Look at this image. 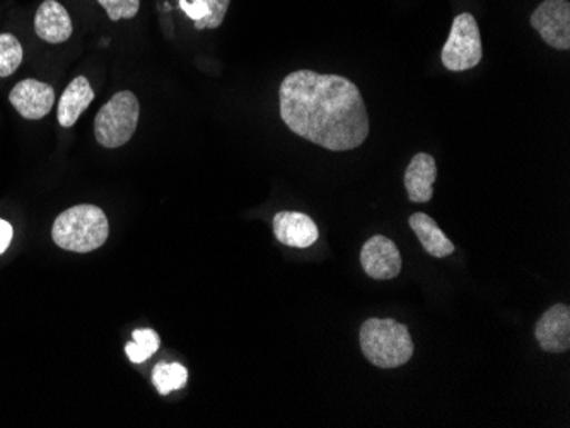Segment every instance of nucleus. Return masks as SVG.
Returning <instances> with one entry per match:
<instances>
[{"instance_id":"17","label":"nucleus","mask_w":570,"mask_h":428,"mask_svg":"<svg viewBox=\"0 0 570 428\" xmlns=\"http://www.w3.org/2000/svg\"><path fill=\"white\" fill-rule=\"evenodd\" d=\"M132 338L134 341L127 344L125 351H127L130 362L134 364L146 362L150 356H154L159 350V345H161L158 334L154 330H136Z\"/></svg>"},{"instance_id":"16","label":"nucleus","mask_w":570,"mask_h":428,"mask_svg":"<svg viewBox=\"0 0 570 428\" xmlns=\"http://www.w3.org/2000/svg\"><path fill=\"white\" fill-rule=\"evenodd\" d=\"M188 381V370L181 364L161 362L154 367L153 385L159 395L168 396L169 392L184 389Z\"/></svg>"},{"instance_id":"10","label":"nucleus","mask_w":570,"mask_h":428,"mask_svg":"<svg viewBox=\"0 0 570 428\" xmlns=\"http://www.w3.org/2000/svg\"><path fill=\"white\" fill-rule=\"evenodd\" d=\"M272 226L277 241L291 248H311L320 238L315 220L303 212H278Z\"/></svg>"},{"instance_id":"11","label":"nucleus","mask_w":570,"mask_h":428,"mask_svg":"<svg viewBox=\"0 0 570 428\" xmlns=\"http://www.w3.org/2000/svg\"><path fill=\"white\" fill-rule=\"evenodd\" d=\"M35 31L47 43H63L72 37V19L60 2L45 0L35 16Z\"/></svg>"},{"instance_id":"15","label":"nucleus","mask_w":570,"mask_h":428,"mask_svg":"<svg viewBox=\"0 0 570 428\" xmlns=\"http://www.w3.org/2000/svg\"><path fill=\"white\" fill-rule=\"evenodd\" d=\"M230 0H179L188 19L195 24V30H216L224 22Z\"/></svg>"},{"instance_id":"18","label":"nucleus","mask_w":570,"mask_h":428,"mask_svg":"<svg viewBox=\"0 0 570 428\" xmlns=\"http://www.w3.org/2000/svg\"><path fill=\"white\" fill-rule=\"evenodd\" d=\"M22 47L11 33L0 34V78H9L22 62Z\"/></svg>"},{"instance_id":"5","label":"nucleus","mask_w":570,"mask_h":428,"mask_svg":"<svg viewBox=\"0 0 570 428\" xmlns=\"http://www.w3.org/2000/svg\"><path fill=\"white\" fill-rule=\"evenodd\" d=\"M482 38L479 22L470 12L456 16L451 27L450 37L444 43L441 60L451 72H464L482 62Z\"/></svg>"},{"instance_id":"20","label":"nucleus","mask_w":570,"mask_h":428,"mask_svg":"<svg viewBox=\"0 0 570 428\" xmlns=\"http://www.w3.org/2000/svg\"><path fill=\"white\" fill-rule=\"evenodd\" d=\"M12 226L6 220L0 219V255L6 253V249L9 248L12 241Z\"/></svg>"},{"instance_id":"9","label":"nucleus","mask_w":570,"mask_h":428,"mask_svg":"<svg viewBox=\"0 0 570 428\" xmlns=\"http://www.w3.org/2000/svg\"><path fill=\"white\" fill-rule=\"evenodd\" d=\"M534 337L540 344L541 350L549 354H563L570 348V308L567 305H556L534 328Z\"/></svg>"},{"instance_id":"4","label":"nucleus","mask_w":570,"mask_h":428,"mask_svg":"<svg viewBox=\"0 0 570 428\" xmlns=\"http://www.w3.org/2000/svg\"><path fill=\"white\" fill-rule=\"evenodd\" d=\"M139 99L134 92L120 91L108 101L95 118V136L107 149L124 147L132 139L139 125Z\"/></svg>"},{"instance_id":"1","label":"nucleus","mask_w":570,"mask_h":428,"mask_svg":"<svg viewBox=\"0 0 570 428\" xmlns=\"http://www.w3.org/2000/svg\"><path fill=\"white\" fill-rule=\"evenodd\" d=\"M291 132L332 152L357 149L370 137V115L354 82L336 73L296 70L278 89Z\"/></svg>"},{"instance_id":"12","label":"nucleus","mask_w":570,"mask_h":428,"mask_svg":"<svg viewBox=\"0 0 570 428\" xmlns=\"http://www.w3.org/2000/svg\"><path fill=\"white\" fill-rule=\"evenodd\" d=\"M438 180V165L431 155L413 156L405 171V188L409 198L415 203H428L434 190L432 185Z\"/></svg>"},{"instance_id":"2","label":"nucleus","mask_w":570,"mask_h":428,"mask_svg":"<svg viewBox=\"0 0 570 428\" xmlns=\"http://www.w3.org/2000/svg\"><path fill=\"white\" fill-rule=\"evenodd\" d=\"M362 354L380 369H396L413 357L410 330L396 319L371 318L361 326Z\"/></svg>"},{"instance_id":"13","label":"nucleus","mask_w":570,"mask_h":428,"mask_svg":"<svg viewBox=\"0 0 570 428\" xmlns=\"http://www.w3.org/2000/svg\"><path fill=\"white\" fill-rule=\"evenodd\" d=\"M92 101H95V91L88 79L85 76L73 79L60 96L59 108H57V118L63 129L73 127Z\"/></svg>"},{"instance_id":"14","label":"nucleus","mask_w":570,"mask_h":428,"mask_svg":"<svg viewBox=\"0 0 570 428\" xmlns=\"http://www.w3.org/2000/svg\"><path fill=\"white\" fill-rule=\"evenodd\" d=\"M410 228L417 236L421 241L422 248L428 251L431 257L446 258L454 253V245L446 238L438 223L428 213H413L409 219Z\"/></svg>"},{"instance_id":"6","label":"nucleus","mask_w":570,"mask_h":428,"mask_svg":"<svg viewBox=\"0 0 570 428\" xmlns=\"http://www.w3.org/2000/svg\"><path fill=\"white\" fill-rule=\"evenodd\" d=\"M531 27L541 40L556 50L570 48V4L567 0H546L531 14Z\"/></svg>"},{"instance_id":"7","label":"nucleus","mask_w":570,"mask_h":428,"mask_svg":"<svg viewBox=\"0 0 570 428\" xmlns=\"http://www.w3.org/2000/svg\"><path fill=\"white\" fill-rule=\"evenodd\" d=\"M362 270L374 280H392L402 271V255L386 236H373L361 251Z\"/></svg>"},{"instance_id":"19","label":"nucleus","mask_w":570,"mask_h":428,"mask_svg":"<svg viewBox=\"0 0 570 428\" xmlns=\"http://www.w3.org/2000/svg\"><path fill=\"white\" fill-rule=\"evenodd\" d=\"M98 2L107 11L110 21L136 18L140 9V0H98Z\"/></svg>"},{"instance_id":"8","label":"nucleus","mask_w":570,"mask_h":428,"mask_svg":"<svg viewBox=\"0 0 570 428\" xmlns=\"http://www.w3.org/2000/svg\"><path fill=\"white\" fill-rule=\"evenodd\" d=\"M9 101L26 120H41L53 108L56 91L50 84H45L37 79H26L14 86L9 94Z\"/></svg>"},{"instance_id":"3","label":"nucleus","mask_w":570,"mask_h":428,"mask_svg":"<svg viewBox=\"0 0 570 428\" xmlns=\"http://www.w3.org/2000/svg\"><path fill=\"white\" fill-rule=\"evenodd\" d=\"M107 216L96 206H76L60 213L51 228V238L59 248L72 253H91L108 239Z\"/></svg>"}]
</instances>
